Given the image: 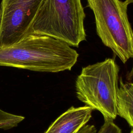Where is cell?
Segmentation results:
<instances>
[{"mask_svg":"<svg viewBox=\"0 0 133 133\" xmlns=\"http://www.w3.org/2000/svg\"><path fill=\"white\" fill-rule=\"evenodd\" d=\"M78 56L75 49L63 41L30 34L11 46L0 48V66L58 73L71 70Z\"/></svg>","mask_w":133,"mask_h":133,"instance_id":"1","label":"cell"},{"mask_svg":"<svg viewBox=\"0 0 133 133\" xmlns=\"http://www.w3.org/2000/svg\"><path fill=\"white\" fill-rule=\"evenodd\" d=\"M119 67L113 58L83 67L75 81L77 98L99 111L104 121L117 116Z\"/></svg>","mask_w":133,"mask_h":133,"instance_id":"2","label":"cell"},{"mask_svg":"<svg viewBox=\"0 0 133 133\" xmlns=\"http://www.w3.org/2000/svg\"><path fill=\"white\" fill-rule=\"evenodd\" d=\"M85 17L81 0H44L33 23L31 34L49 36L78 47L86 39Z\"/></svg>","mask_w":133,"mask_h":133,"instance_id":"3","label":"cell"},{"mask_svg":"<svg viewBox=\"0 0 133 133\" xmlns=\"http://www.w3.org/2000/svg\"><path fill=\"white\" fill-rule=\"evenodd\" d=\"M92 11L96 32L102 43L123 63L133 58V30L127 5L120 0H87Z\"/></svg>","mask_w":133,"mask_h":133,"instance_id":"4","label":"cell"},{"mask_svg":"<svg viewBox=\"0 0 133 133\" xmlns=\"http://www.w3.org/2000/svg\"><path fill=\"white\" fill-rule=\"evenodd\" d=\"M44 0H2L0 48L11 46L31 34L32 26Z\"/></svg>","mask_w":133,"mask_h":133,"instance_id":"5","label":"cell"},{"mask_svg":"<svg viewBox=\"0 0 133 133\" xmlns=\"http://www.w3.org/2000/svg\"><path fill=\"white\" fill-rule=\"evenodd\" d=\"M92 111L87 105L71 107L60 115L44 133H76L90 120Z\"/></svg>","mask_w":133,"mask_h":133,"instance_id":"6","label":"cell"},{"mask_svg":"<svg viewBox=\"0 0 133 133\" xmlns=\"http://www.w3.org/2000/svg\"><path fill=\"white\" fill-rule=\"evenodd\" d=\"M117 115L131 127L133 121V83L119 80L117 97Z\"/></svg>","mask_w":133,"mask_h":133,"instance_id":"7","label":"cell"},{"mask_svg":"<svg viewBox=\"0 0 133 133\" xmlns=\"http://www.w3.org/2000/svg\"><path fill=\"white\" fill-rule=\"evenodd\" d=\"M98 133H122V130L113 121H104V124L100 127Z\"/></svg>","mask_w":133,"mask_h":133,"instance_id":"8","label":"cell"},{"mask_svg":"<svg viewBox=\"0 0 133 133\" xmlns=\"http://www.w3.org/2000/svg\"><path fill=\"white\" fill-rule=\"evenodd\" d=\"M76 133H97V129L93 125H85Z\"/></svg>","mask_w":133,"mask_h":133,"instance_id":"9","label":"cell"},{"mask_svg":"<svg viewBox=\"0 0 133 133\" xmlns=\"http://www.w3.org/2000/svg\"><path fill=\"white\" fill-rule=\"evenodd\" d=\"M127 77H128V78L129 79H133V64H132V66L131 70L130 72H129Z\"/></svg>","mask_w":133,"mask_h":133,"instance_id":"10","label":"cell"},{"mask_svg":"<svg viewBox=\"0 0 133 133\" xmlns=\"http://www.w3.org/2000/svg\"><path fill=\"white\" fill-rule=\"evenodd\" d=\"M124 2L127 5H128L130 4H133V0H125L124 1Z\"/></svg>","mask_w":133,"mask_h":133,"instance_id":"11","label":"cell"},{"mask_svg":"<svg viewBox=\"0 0 133 133\" xmlns=\"http://www.w3.org/2000/svg\"><path fill=\"white\" fill-rule=\"evenodd\" d=\"M129 133H133V128L131 130V131H130V132Z\"/></svg>","mask_w":133,"mask_h":133,"instance_id":"12","label":"cell"},{"mask_svg":"<svg viewBox=\"0 0 133 133\" xmlns=\"http://www.w3.org/2000/svg\"><path fill=\"white\" fill-rule=\"evenodd\" d=\"M131 127L133 128V121H132V126H131Z\"/></svg>","mask_w":133,"mask_h":133,"instance_id":"13","label":"cell"}]
</instances>
